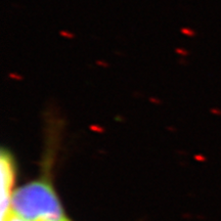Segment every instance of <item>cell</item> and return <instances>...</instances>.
Segmentation results:
<instances>
[{
  "instance_id": "cell-1",
  "label": "cell",
  "mask_w": 221,
  "mask_h": 221,
  "mask_svg": "<svg viewBox=\"0 0 221 221\" xmlns=\"http://www.w3.org/2000/svg\"><path fill=\"white\" fill-rule=\"evenodd\" d=\"M11 210L26 221H69L54 190L47 182L35 181L15 190Z\"/></svg>"
},
{
  "instance_id": "cell-2",
  "label": "cell",
  "mask_w": 221,
  "mask_h": 221,
  "mask_svg": "<svg viewBox=\"0 0 221 221\" xmlns=\"http://www.w3.org/2000/svg\"><path fill=\"white\" fill-rule=\"evenodd\" d=\"M1 219L10 210L11 188L15 180V167L10 156L4 151L1 154Z\"/></svg>"
},
{
  "instance_id": "cell-3",
  "label": "cell",
  "mask_w": 221,
  "mask_h": 221,
  "mask_svg": "<svg viewBox=\"0 0 221 221\" xmlns=\"http://www.w3.org/2000/svg\"><path fill=\"white\" fill-rule=\"evenodd\" d=\"M1 221H26V220L25 219H23L21 216H19L17 213H15V212L10 209L9 211H8V213L1 219Z\"/></svg>"
},
{
  "instance_id": "cell-4",
  "label": "cell",
  "mask_w": 221,
  "mask_h": 221,
  "mask_svg": "<svg viewBox=\"0 0 221 221\" xmlns=\"http://www.w3.org/2000/svg\"><path fill=\"white\" fill-rule=\"evenodd\" d=\"M181 32L183 33L184 35H187V36H194V32L189 29H186V28H183L181 29Z\"/></svg>"
},
{
  "instance_id": "cell-5",
  "label": "cell",
  "mask_w": 221,
  "mask_h": 221,
  "mask_svg": "<svg viewBox=\"0 0 221 221\" xmlns=\"http://www.w3.org/2000/svg\"><path fill=\"white\" fill-rule=\"evenodd\" d=\"M10 78H15V79H22V77H17V76H13V74H10Z\"/></svg>"
}]
</instances>
